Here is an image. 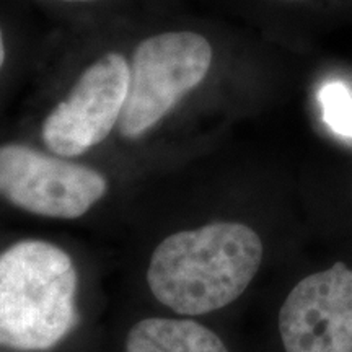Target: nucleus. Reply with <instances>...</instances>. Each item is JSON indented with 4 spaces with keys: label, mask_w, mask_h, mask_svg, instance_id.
<instances>
[{
    "label": "nucleus",
    "mask_w": 352,
    "mask_h": 352,
    "mask_svg": "<svg viewBox=\"0 0 352 352\" xmlns=\"http://www.w3.org/2000/svg\"><path fill=\"white\" fill-rule=\"evenodd\" d=\"M212 47L197 33H164L135 47L120 132L135 139L152 129L208 76Z\"/></svg>",
    "instance_id": "3"
},
{
    "label": "nucleus",
    "mask_w": 352,
    "mask_h": 352,
    "mask_svg": "<svg viewBox=\"0 0 352 352\" xmlns=\"http://www.w3.org/2000/svg\"><path fill=\"white\" fill-rule=\"evenodd\" d=\"M77 271L64 250L25 240L0 254V346L46 351L77 323Z\"/></svg>",
    "instance_id": "2"
},
{
    "label": "nucleus",
    "mask_w": 352,
    "mask_h": 352,
    "mask_svg": "<svg viewBox=\"0 0 352 352\" xmlns=\"http://www.w3.org/2000/svg\"><path fill=\"white\" fill-rule=\"evenodd\" d=\"M65 2H85V0H65Z\"/></svg>",
    "instance_id": "10"
},
{
    "label": "nucleus",
    "mask_w": 352,
    "mask_h": 352,
    "mask_svg": "<svg viewBox=\"0 0 352 352\" xmlns=\"http://www.w3.org/2000/svg\"><path fill=\"white\" fill-rule=\"evenodd\" d=\"M3 60H6V44H3V36L0 32V69H2Z\"/></svg>",
    "instance_id": "9"
},
{
    "label": "nucleus",
    "mask_w": 352,
    "mask_h": 352,
    "mask_svg": "<svg viewBox=\"0 0 352 352\" xmlns=\"http://www.w3.org/2000/svg\"><path fill=\"white\" fill-rule=\"evenodd\" d=\"M318 101L329 129L352 139V94L342 82H328L321 87Z\"/></svg>",
    "instance_id": "8"
},
{
    "label": "nucleus",
    "mask_w": 352,
    "mask_h": 352,
    "mask_svg": "<svg viewBox=\"0 0 352 352\" xmlns=\"http://www.w3.org/2000/svg\"><path fill=\"white\" fill-rule=\"evenodd\" d=\"M126 352H228L223 341L192 320L145 318L127 334Z\"/></svg>",
    "instance_id": "7"
},
{
    "label": "nucleus",
    "mask_w": 352,
    "mask_h": 352,
    "mask_svg": "<svg viewBox=\"0 0 352 352\" xmlns=\"http://www.w3.org/2000/svg\"><path fill=\"white\" fill-rule=\"evenodd\" d=\"M263 261V241L240 222L178 232L157 246L147 283L153 297L179 315H206L248 289Z\"/></svg>",
    "instance_id": "1"
},
{
    "label": "nucleus",
    "mask_w": 352,
    "mask_h": 352,
    "mask_svg": "<svg viewBox=\"0 0 352 352\" xmlns=\"http://www.w3.org/2000/svg\"><path fill=\"white\" fill-rule=\"evenodd\" d=\"M129 87V64L109 52L82 74L43 124V140L59 157L83 155L120 122Z\"/></svg>",
    "instance_id": "5"
},
{
    "label": "nucleus",
    "mask_w": 352,
    "mask_h": 352,
    "mask_svg": "<svg viewBox=\"0 0 352 352\" xmlns=\"http://www.w3.org/2000/svg\"><path fill=\"white\" fill-rule=\"evenodd\" d=\"M285 352H352V270L334 263L290 290L279 311Z\"/></svg>",
    "instance_id": "6"
},
{
    "label": "nucleus",
    "mask_w": 352,
    "mask_h": 352,
    "mask_svg": "<svg viewBox=\"0 0 352 352\" xmlns=\"http://www.w3.org/2000/svg\"><path fill=\"white\" fill-rule=\"evenodd\" d=\"M103 175L20 144L0 145V197L43 217L78 219L107 192Z\"/></svg>",
    "instance_id": "4"
}]
</instances>
